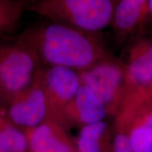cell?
<instances>
[{
  "instance_id": "1",
  "label": "cell",
  "mask_w": 152,
  "mask_h": 152,
  "mask_svg": "<svg viewBox=\"0 0 152 152\" xmlns=\"http://www.w3.org/2000/svg\"><path fill=\"white\" fill-rule=\"evenodd\" d=\"M16 37L33 51L43 68L61 66L81 72L113 56L99 33L50 20L28 26Z\"/></svg>"
},
{
  "instance_id": "2",
  "label": "cell",
  "mask_w": 152,
  "mask_h": 152,
  "mask_svg": "<svg viewBox=\"0 0 152 152\" xmlns=\"http://www.w3.org/2000/svg\"><path fill=\"white\" fill-rule=\"evenodd\" d=\"M117 1L111 0H37L27 10L50 21L89 33H99L111 23Z\"/></svg>"
},
{
  "instance_id": "3",
  "label": "cell",
  "mask_w": 152,
  "mask_h": 152,
  "mask_svg": "<svg viewBox=\"0 0 152 152\" xmlns=\"http://www.w3.org/2000/svg\"><path fill=\"white\" fill-rule=\"evenodd\" d=\"M43 68L33 51L16 36L0 39V101L4 107L32 85Z\"/></svg>"
},
{
  "instance_id": "4",
  "label": "cell",
  "mask_w": 152,
  "mask_h": 152,
  "mask_svg": "<svg viewBox=\"0 0 152 152\" xmlns=\"http://www.w3.org/2000/svg\"><path fill=\"white\" fill-rule=\"evenodd\" d=\"M78 73L82 84L92 88L103 103L107 116L114 118L126 96L124 62L112 56Z\"/></svg>"
},
{
  "instance_id": "5",
  "label": "cell",
  "mask_w": 152,
  "mask_h": 152,
  "mask_svg": "<svg viewBox=\"0 0 152 152\" xmlns=\"http://www.w3.org/2000/svg\"><path fill=\"white\" fill-rule=\"evenodd\" d=\"M125 129L134 152H152V92L128 96L114 118Z\"/></svg>"
},
{
  "instance_id": "6",
  "label": "cell",
  "mask_w": 152,
  "mask_h": 152,
  "mask_svg": "<svg viewBox=\"0 0 152 152\" xmlns=\"http://www.w3.org/2000/svg\"><path fill=\"white\" fill-rule=\"evenodd\" d=\"M42 72V70L28 88L10 101L4 109V117L25 132L53 121Z\"/></svg>"
},
{
  "instance_id": "7",
  "label": "cell",
  "mask_w": 152,
  "mask_h": 152,
  "mask_svg": "<svg viewBox=\"0 0 152 152\" xmlns=\"http://www.w3.org/2000/svg\"><path fill=\"white\" fill-rule=\"evenodd\" d=\"M42 78L53 121L66 128L64 110L82 85L78 72L61 66H49L42 69Z\"/></svg>"
},
{
  "instance_id": "8",
  "label": "cell",
  "mask_w": 152,
  "mask_h": 152,
  "mask_svg": "<svg viewBox=\"0 0 152 152\" xmlns=\"http://www.w3.org/2000/svg\"><path fill=\"white\" fill-rule=\"evenodd\" d=\"M123 62L126 71L125 99L139 93L152 92L151 38H137L130 47L126 61Z\"/></svg>"
},
{
  "instance_id": "9",
  "label": "cell",
  "mask_w": 152,
  "mask_h": 152,
  "mask_svg": "<svg viewBox=\"0 0 152 152\" xmlns=\"http://www.w3.org/2000/svg\"><path fill=\"white\" fill-rule=\"evenodd\" d=\"M107 116L105 106L92 88L82 84L71 102L64 112L66 128L85 125L102 121Z\"/></svg>"
},
{
  "instance_id": "10",
  "label": "cell",
  "mask_w": 152,
  "mask_h": 152,
  "mask_svg": "<svg viewBox=\"0 0 152 152\" xmlns=\"http://www.w3.org/2000/svg\"><path fill=\"white\" fill-rule=\"evenodd\" d=\"M149 14V1H117L111 23L117 43L122 44L140 32Z\"/></svg>"
},
{
  "instance_id": "11",
  "label": "cell",
  "mask_w": 152,
  "mask_h": 152,
  "mask_svg": "<svg viewBox=\"0 0 152 152\" xmlns=\"http://www.w3.org/2000/svg\"><path fill=\"white\" fill-rule=\"evenodd\" d=\"M67 131L52 120L28 131V152H77Z\"/></svg>"
},
{
  "instance_id": "12",
  "label": "cell",
  "mask_w": 152,
  "mask_h": 152,
  "mask_svg": "<svg viewBox=\"0 0 152 152\" xmlns=\"http://www.w3.org/2000/svg\"><path fill=\"white\" fill-rule=\"evenodd\" d=\"M113 127L104 121L82 127L74 140L77 152H111Z\"/></svg>"
},
{
  "instance_id": "13",
  "label": "cell",
  "mask_w": 152,
  "mask_h": 152,
  "mask_svg": "<svg viewBox=\"0 0 152 152\" xmlns=\"http://www.w3.org/2000/svg\"><path fill=\"white\" fill-rule=\"evenodd\" d=\"M29 3L24 0H0V39L11 37Z\"/></svg>"
},
{
  "instance_id": "14",
  "label": "cell",
  "mask_w": 152,
  "mask_h": 152,
  "mask_svg": "<svg viewBox=\"0 0 152 152\" xmlns=\"http://www.w3.org/2000/svg\"><path fill=\"white\" fill-rule=\"evenodd\" d=\"M0 152H28L26 133L0 118Z\"/></svg>"
},
{
  "instance_id": "15",
  "label": "cell",
  "mask_w": 152,
  "mask_h": 152,
  "mask_svg": "<svg viewBox=\"0 0 152 152\" xmlns=\"http://www.w3.org/2000/svg\"><path fill=\"white\" fill-rule=\"evenodd\" d=\"M113 132L111 152H134L130 139L124 128L113 123Z\"/></svg>"
},
{
  "instance_id": "16",
  "label": "cell",
  "mask_w": 152,
  "mask_h": 152,
  "mask_svg": "<svg viewBox=\"0 0 152 152\" xmlns=\"http://www.w3.org/2000/svg\"><path fill=\"white\" fill-rule=\"evenodd\" d=\"M3 109H4V104L1 103V102L0 101V118L3 115V113H2V112L4 111Z\"/></svg>"
},
{
  "instance_id": "17",
  "label": "cell",
  "mask_w": 152,
  "mask_h": 152,
  "mask_svg": "<svg viewBox=\"0 0 152 152\" xmlns=\"http://www.w3.org/2000/svg\"><path fill=\"white\" fill-rule=\"evenodd\" d=\"M149 14L152 16V0L149 1Z\"/></svg>"
}]
</instances>
